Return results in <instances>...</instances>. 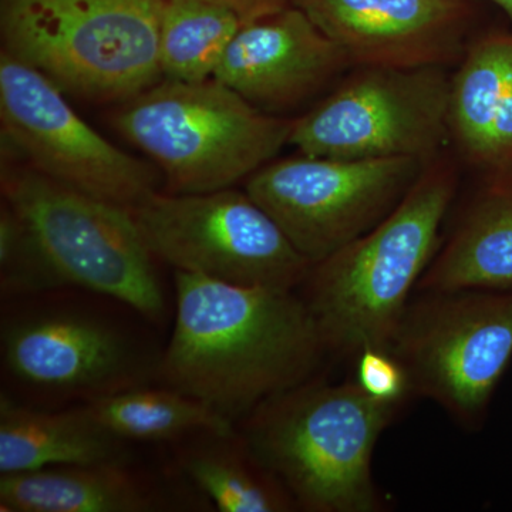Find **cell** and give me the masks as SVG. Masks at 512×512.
<instances>
[{"label": "cell", "mask_w": 512, "mask_h": 512, "mask_svg": "<svg viewBox=\"0 0 512 512\" xmlns=\"http://www.w3.org/2000/svg\"><path fill=\"white\" fill-rule=\"evenodd\" d=\"M174 281V330L156 386L237 424L269 397L315 377L326 352L301 295L181 271Z\"/></svg>", "instance_id": "1"}, {"label": "cell", "mask_w": 512, "mask_h": 512, "mask_svg": "<svg viewBox=\"0 0 512 512\" xmlns=\"http://www.w3.org/2000/svg\"><path fill=\"white\" fill-rule=\"evenodd\" d=\"M456 192V170L436 158L382 222L312 265L301 296L326 356L356 359L363 349H389L439 252L440 227Z\"/></svg>", "instance_id": "2"}, {"label": "cell", "mask_w": 512, "mask_h": 512, "mask_svg": "<svg viewBox=\"0 0 512 512\" xmlns=\"http://www.w3.org/2000/svg\"><path fill=\"white\" fill-rule=\"evenodd\" d=\"M400 406L369 396L355 379L312 377L259 404L239 431L299 510L376 512L383 503L373 453Z\"/></svg>", "instance_id": "3"}, {"label": "cell", "mask_w": 512, "mask_h": 512, "mask_svg": "<svg viewBox=\"0 0 512 512\" xmlns=\"http://www.w3.org/2000/svg\"><path fill=\"white\" fill-rule=\"evenodd\" d=\"M293 121L258 109L214 77L158 80L113 116L173 194L225 190L251 177L289 143Z\"/></svg>", "instance_id": "4"}, {"label": "cell", "mask_w": 512, "mask_h": 512, "mask_svg": "<svg viewBox=\"0 0 512 512\" xmlns=\"http://www.w3.org/2000/svg\"><path fill=\"white\" fill-rule=\"evenodd\" d=\"M63 289L15 299L3 312L0 346L10 382L42 402L82 403L156 384L163 350L153 339Z\"/></svg>", "instance_id": "5"}, {"label": "cell", "mask_w": 512, "mask_h": 512, "mask_svg": "<svg viewBox=\"0 0 512 512\" xmlns=\"http://www.w3.org/2000/svg\"><path fill=\"white\" fill-rule=\"evenodd\" d=\"M161 0H0L2 50L84 100L126 101L163 79Z\"/></svg>", "instance_id": "6"}, {"label": "cell", "mask_w": 512, "mask_h": 512, "mask_svg": "<svg viewBox=\"0 0 512 512\" xmlns=\"http://www.w3.org/2000/svg\"><path fill=\"white\" fill-rule=\"evenodd\" d=\"M3 200L32 225L67 288L113 299L163 323L154 256L128 208L57 183L25 163L2 167Z\"/></svg>", "instance_id": "7"}, {"label": "cell", "mask_w": 512, "mask_h": 512, "mask_svg": "<svg viewBox=\"0 0 512 512\" xmlns=\"http://www.w3.org/2000/svg\"><path fill=\"white\" fill-rule=\"evenodd\" d=\"M413 394L467 429L483 424L512 359V289L413 296L389 345Z\"/></svg>", "instance_id": "8"}, {"label": "cell", "mask_w": 512, "mask_h": 512, "mask_svg": "<svg viewBox=\"0 0 512 512\" xmlns=\"http://www.w3.org/2000/svg\"><path fill=\"white\" fill-rule=\"evenodd\" d=\"M444 66H355L293 121L289 144L338 160L414 158L431 163L450 143Z\"/></svg>", "instance_id": "9"}, {"label": "cell", "mask_w": 512, "mask_h": 512, "mask_svg": "<svg viewBox=\"0 0 512 512\" xmlns=\"http://www.w3.org/2000/svg\"><path fill=\"white\" fill-rule=\"evenodd\" d=\"M130 211L151 254L175 271L281 291L301 288L311 272V262L247 191H156Z\"/></svg>", "instance_id": "10"}, {"label": "cell", "mask_w": 512, "mask_h": 512, "mask_svg": "<svg viewBox=\"0 0 512 512\" xmlns=\"http://www.w3.org/2000/svg\"><path fill=\"white\" fill-rule=\"evenodd\" d=\"M3 163H25L57 183L131 208L158 190L156 165L120 150L70 106L45 74L0 52Z\"/></svg>", "instance_id": "11"}, {"label": "cell", "mask_w": 512, "mask_h": 512, "mask_svg": "<svg viewBox=\"0 0 512 512\" xmlns=\"http://www.w3.org/2000/svg\"><path fill=\"white\" fill-rule=\"evenodd\" d=\"M427 164L414 158L338 160L301 153L259 168L245 191L315 265L382 222Z\"/></svg>", "instance_id": "12"}, {"label": "cell", "mask_w": 512, "mask_h": 512, "mask_svg": "<svg viewBox=\"0 0 512 512\" xmlns=\"http://www.w3.org/2000/svg\"><path fill=\"white\" fill-rule=\"evenodd\" d=\"M355 66L460 62L473 39L474 0H292Z\"/></svg>", "instance_id": "13"}, {"label": "cell", "mask_w": 512, "mask_h": 512, "mask_svg": "<svg viewBox=\"0 0 512 512\" xmlns=\"http://www.w3.org/2000/svg\"><path fill=\"white\" fill-rule=\"evenodd\" d=\"M346 53L291 5L244 23L214 79L266 113L293 109L325 92L352 69Z\"/></svg>", "instance_id": "14"}, {"label": "cell", "mask_w": 512, "mask_h": 512, "mask_svg": "<svg viewBox=\"0 0 512 512\" xmlns=\"http://www.w3.org/2000/svg\"><path fill=\"white\" fill-rule=\"evenodd\" d=\"M448 133L484 185L512 184V30L468 43L451 76Z\"/></svg>", "instance_id": "15"}, {"label": "cell", "mask_w": 512, "mask_h": 512, "mask_svg": "<svg viewBox=\"0 0 512 512\" xmlns=\"http://www.w3.org/2000/svg\"><path fill=\"white\" fill-rule=\"evenodd\" d=\"M180 503L126 463L67 464L0 474L6 512H156Z\"/></svg>", "instance_id": "16"}, {"label": "cell", "mask_w": 512, "mask_h": 512, "mask_svg": "<svg viewBox=\"0 0 512 512\" xmlns=\"http://www.w3.org/2000/svg\"><path fill=\"white\" fill-rule=\"evenodd\" d=\"M130 458L128 441L103 426L86 403L50 410L0 394V474Z\"/></svg>", "instance_id": "17"}, {"label": "cell", "mask_w": 512, "mask_h": 512, "mask_svg": "<svg viewBox=\"0 0 512 512\" xmlns=\"http://www.w3.org/2000/svg\"><path fill=\"white\" fill-rule=\"evenodd\" d=\"M512 289V184L484 185L416 292Z\"/></svg>", "instance_id": "18"}, {"label": "cell", "mask_w": 512, "mask_h": 512, "mask_svg": "<svg viewBox=\"0 0 512 512\" xmlns=\"http://www.w3.org/2000/svg\"><path fill=\"white\" fill-rule=\"evenodd\" d=\"M178 474L221 512H292L298 505L244 434L207 430L174 443Z\"/></svg>", "instance_id": "19"}, {"label": "cell", "mask_w": 512, "mask_h": 512, "mask_svg": "<svg viewBox=\"0 0 512 512\" xmlns=\"http://www.w3.org/2000/svg\"><path fill=\"white\" fill-rule=\"evenodd\" d=\"M86 404L103 426L128 443L174 444L200 431L237 427L200 400L163 386L127 390Z\"/></svg>", "instance_id": "20"}, {"label": "cell", "mask_w": 512, "mask_h": 512, "mask_svg": "<svg viewBox=\"0 0 512 512\" xmlns=\"http://www.w3.org/2000/svg\"><path fill=\"white\" fill-rule=\"evenodd\" d=\"M242 22L207 0H161L158 62L163 79H212Z\"/></svg>", "instance_id": "21"}, {"label": "cell", "mask_w": 512, "mask_h": 512, "mask_svg": "<svg viewBox=\"0 0 512 512\" xmlns=\"http://www.w3.org/2000/svg\"><path fill=\"white\" fill-rule=\"evenodd\" d=\"M67 288L32 225L8 201L0 208V293L3 301Z\"/></svg>", "instance_id": "22"}, {"label": "cell", "mask_w": 512, "mask_h": 512, "mask_svg": "<svg viewBox=\"0 0 512 512\" xmlns=\"http://www.w3.org/2000/svg\"><path fill=\"white\" fill-rule=\"evenodd\" d=\"M356 383L383 402L404 404L413 394L409 375L389 350L367 348L356 356Z\"/></svg>", "instance_id": "23"}, {"label": "cell", "mask_w": 512, "mask_h": 512, "mask_svg": "<svg viewBox=\"0 0 512 512\" xmlns=\"http://www.w3.org/2000/svg\"><path fill=\"white\" fill-rule=\"evenodd\" d=\"M237 15L244 23L254 22L291 6L292 0H207Z\"/></svg>", "instance_id": "24"}, {"label": "cell", "mask_w": 512, "mask_h": 512, "mask_svg": "<svg viewBox=\"0 0 512 512\" xmlns=\"http://www.w3.org/2000/svg\"><path fill=\"white\" fill-rule=\"evenodd\" d=\"M494 5L503 10L505 16H507L508 22H510L512 30V0H490Z\"/></svg>", "instance_id": "25"}]
</instances>
